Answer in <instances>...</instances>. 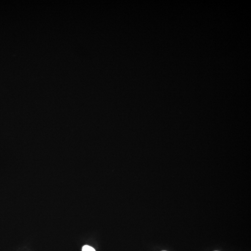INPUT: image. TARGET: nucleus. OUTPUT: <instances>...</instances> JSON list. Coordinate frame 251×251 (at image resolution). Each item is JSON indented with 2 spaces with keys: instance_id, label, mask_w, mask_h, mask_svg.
<instances>
[{
  "instance_id": "nucleus-1",
  "label": "nucleus",
  "mask_w": 251,
  "mask_h": 251,
  "mask_svg": "<svg viewBox=\"0 0 251 251\" xmlns=\"http://www.w3.org/2000/svg\"><path fill=\"white\" fill-rule=\"evenodd\" d=\"M82 251H96L94 248L90 247V246H88V245H85L83 247H82Z\"/></svg>"
}]
</instances>
